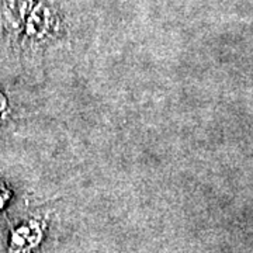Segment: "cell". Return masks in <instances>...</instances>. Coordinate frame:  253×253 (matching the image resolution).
<instances>
[{"instance_id": "cell-1", "label": "cell", "mask_w": 253, "mask_h": 253, "mask_svg": "<svg viewBox=\"0 0 253 253\" xmlns=\"http://www.w3.org/2000/svg\"><path fill=\"white\" fill-rule=\"evenodd\" d=\"M38 226L34 224H28V225L18 228L17 231H14L13 238H11V251L14 252H24L30 249L31 246H34L38 241Z\"/></svg>"}, {"instance_id": "cell-3", "label": "cell", "mask_w": 253, "mask_h": 253, "mask_svg": "<svg viewBox=\"0 0 253 253\" xmlns=\"http://www.w3.org/2000/svg\"><path fill=\"white\" fill-rule=\"evenodd\" d=\"M6 106H7V104H6V99L0 94V114L6 110Z\"/></svg>"}, {"instance_id": "cell-2", "label": "cell", "mask_w": 253, "mask_h": 253, "mask_svg": "<svg viewBox=\"0 0 253 253\" xmlns=\"http://www.w3.org/2000/svg\"><path fill=\"white\" fill-rule=\"evenodd\" d=\"M4 201H6V191L3 190L1 184H0V207L4 204Z\"/></svg>"}]
</instances>
